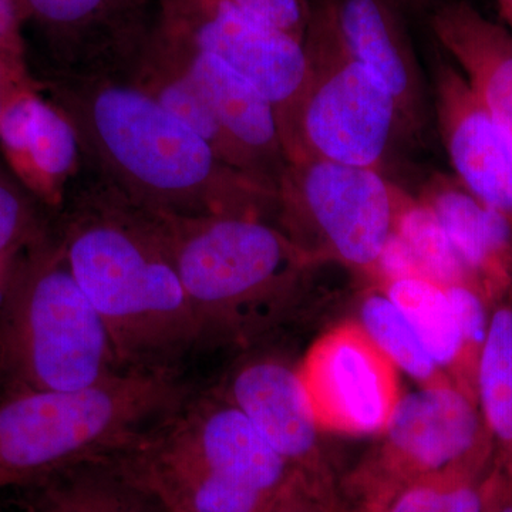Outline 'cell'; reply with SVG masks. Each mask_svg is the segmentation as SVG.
I'll use <instances>...</instances> for the list:
<instances>
[{"label":"cell","mask_w":512,"mask_h":512,"mask_svg":"<svg viewBox=\"0 0 512 512\" xmlns=\"http://www.w3.org/2000/svg\"><path fill=\"white\" fill-rule=\"evenodd\" d=\"M39 92L72 126L84 167L138 207L170 217L275 215L276 191L225 163L130 80L50 72Z\"/></svg>","instance_id":"6da1fadb"},{"label":"cell","mask_w":512,"mask_h":512,"mask_svg":"<svg viewBox=\"0 0 512 512\" xmlns=\"http://www.w3.org/2000/svg\"><path fill=\"white\" fill-rule=\"evenodd\" d=\"M56 210V237L106 326L121 370H174L205 342L154 212L126 200L82 163Z\"/></svg>","instance_id":"7a4b0ae2"},{"label":"cell","mask_w":512,"mask_h":512,"mask_svg":"<svg viewBox=\"0 0 512 512\" xmlns=\"http://www.w3.org/2000/svg\"><path fill=\"white\" fill-rule=\"evenodd\" d=\"M154 217L205 342H244L264 332L316 265L281 228L256 215Z\"/></svg>","instance_id":"3957f363"},{"label":"cell","mask_w":512,"mask_h":512,"mask_svg":"<svg viewBox=\"0 0 512 512\" xmlns=\"http://www.w3.org/2000/svg\"><path fill=\"white\" fill-rule=\"evenodd\" d=\"M175 370H126L73 392L0 400V490L114 456L191 399Z\"/></svg>","instance_id":"277c9868"},{"label":"cell","mask_w":512,"mask_h":512,"mask_svg":"<svg viewBox=\"0 0 512 512\" xmlns=\"http://www.w3.org/2000/svg\"><path fill=\"white\" fill-rule=\"evenodd\" d=\"M121 370L106 326L49 228L16 255L0 301L5 396L73 392Z\"/></svg>","instance_id":"5b68a950"},{"label":"cell","mask_w":512,"mask_h":512,"mask_svg":"<svg viewBox=\"0 0 512 512\" xmlns=\"http://www.w3.org/2000/svg\"><path fill=\"white\" fill-rule=\"evenodd\" d=\"M303 45L309 77L288 163L309 157L382 173L394 138L406 130L392 97L346 46L335 0H312Z\"/></svg>","instance_id":"8992f818"},{"label":"cell","mask_w":512,"mask_h":512,"mask_svg":"<svg viewBox=\"0 0 512 512\" xmlns=\"http://www.w3.org/2000/svg\"><path fill=\"white\" fill-rule=\"evenodd\" d=\"M394 192L379 171L299 158L279 180L275 217L315 264L339 262L373 279L393 231Z\"/></svg>","instance_id":"52a82bcc"},{"label":"cell","mask_w":512,"mask_h":512,"mask_svg":"<svg viewBox=\"0 0 512 512\" xmlns=\"http://www.w3.org/2000/svg\"><path fill=\"white\" fill-rule=\"evenodd\" d=\"M134 454L157 484L185 497L222 481L274 497L293 474L247 416L220 394L191 397L147 431Z\"/></svg>","instance_id":"ba28073f"},{"label":"cell","mask_w":512,"mask_h":512,"mask_svg":"<svg viewBox=\"0 0 512 512\" xmlns=\"http://www.w3.org/2000/svg\"><path fill=\"white\" fill-rule=\"evenodd\" d=\"M161 5L165 25L227 64L274 106L289 160L309 77L303 42L249 18L225 0H161Z\"/></svg>","instance_id":"9c48e42d"},{"label":"cell","mask_w":512,"mask_h":512,"mask_svg":"<svg viewBox=\"0 0 512 512\" xmlns=\"http://www.w3.org/2000/svg\"><path fill=\"white\" fill-rule=\"evenodd\" d=\"M39 29L50 72L127 80L153 43L161 0H16Z\"/></svg>","instance_id":"30bf717a"},{"label":"cell","mask_w":512,"mask_h":512,"mask_svg":"<svg viewBox=\"0 0 512 512\" xmlns=\"http://www.w3.org/2000/svg\"><path fill=\"white\" fill-rule=\"evenodd\" d=\"M396 369L360 323L320 336L298 366L319 430L383 433L402 397Z\"/></svg>","instance_id":"8fae6325"},{"label":"cell","mask_w":512,"mask_h":512,"mask_svg":"<svg viewBox=\"0 0 512 512\" xmlns=\"http://www.w3.org/2000/svg\"><path fill=\"white\" fill-rule=\"evenodd\" d=\"M383 433L384 457L420 474L484 464L494 444L477 399L454 380L400 397Z\"/></svg>","instance_id":"7c38bea8"},{"label":"cell","mask_w":512,"mask_h":512,"mask_svg":"<svg viewBox=\"0 0 512 512\" xmlns=\"http://www.w3.org/2000/svg\"><path fill=\"white\" fill-rule=\"evenodd\" d=\"M158 36L204 94L245 173L276 191L288 156L274 106L227 64L201 52L165 25L163 16Z\"/></svg>","instance_id":"4fadbf2b"},{"label":"cell","mask_w":512,"mask_h":512,"mask_svg":"<svg viewBox=\"0 0 512 512\" xmlns=\"http://www.w3.org/2000/svg\"><path fill=\"white\" fill-rule=\"evenodd\" d=\"M434 109L458 183L512 225V140L448 62L434 70Z\"/></svg>","instance_id":"5bb4252c"},{"label":"cell","mask_w":512,"mask_h":512,"mask_svg":"<svg viewBox=\"0 0 512 512\" xmlns=\"http://www.w3.org/2000/svg\"><path fill=\"white\" fill-rule=\"evenodd\" d=\"M336 22L357 62L392 97L407 136L427 124V93L397 0H335Z\"/></svg>","instance_id":"9a60e30c"},{"label":"cell","mask_w":512,"mask_h":512,"mask_svg":"<svg viewBox=\"0 0 512 512\" xmlns=\"http://www.w3.org/2000/svg\"><path fill=\"white\" fill-rule=\"evenodd\" d=\"M217 394L241 410L289 466L315 460L319 427L298 367L278 357H256L239 365Z\"/></svg>","instance_id":"2e32d148"},{"label":"cell","mask_w":512,"mask_h":512,"mask_svg":"<svg viewBox=\"0 0 512 512\" xmlns=\"http://www.w3.org/2000/svg\"><path fill=\"white\" fill-rule=\"evenodd\" d=\"M419 198L436 212L488 305L500 302L512 289L511 222L450 175H433Z\"/></svg>","instance_id":"e0dca14e"},{"label":"cell","mask_w":512,"mask_h":512,"mask_svg":"<svg viewBox=\"0 0 512 512\" xmlns=\"http://www.w3.org/2000/svg\"><path fill=\"white\" fill-rule=\"evenodd\" d=\"M430 25L471 92L512 140V32L464 0L434 9Z\"/></svg>","instance_id":"ac0fdd59"},{"label":"cell","mask_w":512,"mask_h":512,"mask_svg":"<svg viewBox=\"0 0 512 512\" xmlns=\"http://www.w3.org/2000/svg\"><path fill=\"white\" fill-rule=\"evenodd\" d=\"M23 490L25 512H168L113 456L74 464Z\"/></svg>","instance_id":"d6986e66"},{"label":"cell","mask_w":512,"mask_h":512,"mask_svg":"<svg viewBox=\"0 0 512 512\" xmlns=\"http://www.w3.org/2000/svg\"><path fill=\"white\" fill-rule=\"evenodd\" d=\"M127 80L137 84L144 92L154 97L165 110L170 111L178 120L200 134L225 163L247 174L241 158L225 137L204 94L198 89L190 74L178 63L170 49L164 45L158 36V29L146 55Z\"/></svg>","instance_id":"ffe728a7"},{"label":"cell","mask_w":512,"mask_h":512,"mask_svg":"<svg viewBox=\"0 0 512 512\" xmlns=\"http://www.w3.org/2000/svg\"><path fill=\"white\" fill-rule=\"evenodd\" d=\"M477 399L512 481V308L498 305L488 325L477 372Z\"/></svg>","instance_id":"44dd1931"},{"label":"cell","mask_w":512,"mask_h":512,"mask_svg":"<svg viewBox=\"0 0 512 512\" xmlns=\"http://www.w3.org/2000/svg\"><path fill=\"white\" fill-rule=\"evenodd\" d=\"M410 323L431 359L456 382L461 339L446 289L427 278H406L380 284Z\"/></svg>","instance_id":"7402d4cb"},{"label":"cell","mask_w":512,"mask_h":512,"mask_svg":"<svg viewBox=\"0 0 512 512\" xmlns=\"http://www.w3.org/2000/svg\"><path fill=\"white\" fill-rule=\"evenodd\" d=\"M393 231L407 242L431 281L441 286L473 285L483 293L448 239L436 212L399 185L394 192Z\"/></svg>","instance_id":"603a6c76"},{"label":"cell","mask_w":512,"mask_h":512,"mask_svg":"<svg viewBox=\"0 0 512 512\" xmlns=\"http://www.w3.org/2000/svg\"><path fill=\"white\" fill-rule=\"evenodd\" d=\"M360 325L394 366L423 386L453 380L431 359L403 313L383 291L365 296L360 305Z\"/></svg>","instance_id":"cb8c5ba5"},{"label":"cell","mask_w":512,"mask_h":512,"mask_svg":"<svg viewBox=\"0 0 512 512\" xmlns=\"http://www.w3.org/2000/svg\"><path fill=\"white\" fill-rule=\"evenodd\" d=\"M42 205L0 158V258L28 247L49 231Z\"/></svg>","instance_id":"d4e9b609"},{"label":"cell","mask_w":512,"mask_h":512,"mask_svg":"<svg viewBox=\"0 0 512 512\" xmlns=\"http://www.w3.org/2000/svg\"><path fill=\"white\" fill-rule=\"evenodd\" d=\"M249 18L305 40L312 15V0H225Z\"/></svg>","instance_id":"484cf974"},{"label":"cell","mask_w":512,"mask_h":512,"mask_svg":"<svg viewBox=\"0 0 512 512\" xmlns=\"http://www.w3.org/2000/svg\"><path fill=\"white\" fill-rule=\"evenodd\" d=\"M476 464H460L439 473L436 483H420L404 491L389 512H443L444 495L448 485L461 474H476Z\"/></svg>","instance_id":"4316f807"},{"label":"cell","mask_w":512,"mask_h":512,"mask_svg":"<svg viewBox=\"0 0 512 512\" xmlns=\"http://www.w3.org/2000/svg\"><path fill=\"white\" fill-rule=\"evenodd\" d=\"M406 278H427V276L407 242L396 231H392L377 258L373 279L377 284H384V282Z\"/></svg>","instance_id":"83f0119b"},{"label":"cell","mask_w":512,"mask_h":512,"mask_svg":"<svg viewBox=\"0 0 512 512\" xmlns=\"http://www.w3.org/2000/svg\"><path fill=\"white\" fill-rule=\"evenodd\" d=\"M35 92L39 82L30 76L28 66L0 52V123L16 101Z\"/></svg>","instance_id":"f1b7e54d"},{"label":"cell","mask_w":512,"mask_h":512,"mask_svg":"<svg viewBox=\"0 0 512 512\" xmlns=\"http://www.w3.org/2000/svg\"><path fill=\"white\" fill-rule=\"evenodd\" d=\"M26 25L28 20L16 0H0V52L20 63H26Z\"/></svg>","instance_id":"f546056e"},{"label":"cell","mask_w":512,"mask_h":512,"mask_svg":"<svg viewBox=\"0 0 512 512\" xmlns=\"http://www.w3.org/2000/svg\"><path fill=\"white\" fill-rule=\"evenodd\" d=\"M474 474H461L448 485L443 512H483L485 488L473 484Z\"/></svg>","instance_id":"4dcf8cb0"},{"label":"cell","mask_w":512,"mask_h":512,"mask_svg":"<svg viewBox=\"0 0 512 512\" xmlns=\"http://www.w3.org/2000/svg\"><path fill=\"white\" fill-rule=\"evenodd\" d=\"M507 484V478L501 476H494L488 481L485 488L484 508L483 512H498L500 510L501 501Z\"/></svg>","instance_id":"1f68e13d"},{"label":"cell","mask_w":512,"mask_h":512,"mask_svg":"<svg viewBox=\"0 0 512 512\" xmlns=\"http://www.w3.org/2000/svg\"><path fill=\"white\" fill-rule=\"evenodd\" d=\"M498 512H512V481L508 480V477L507 484H505L503 501H501Z\"/></svg>","instance_id":"d6a6232c"},{"label":"cell","mask_w":512,"mask_h":512,"mask_svg":"<svg viewBox=\"0 0 512 512\" xmlns=\"http://www.w3.org/2000/svg\"><path fill=\"white\" fill-rule=\"evenodd\" d=\"M498 6L505 22H512V0H498Z\"/></svg>","instance_id":"836d02e7"},{"label":"cell","mask_w":512,"mask_h":512,"mask_svg":"<svg viewBox=\"0 0 512 512\" xmlns=\"http://www.w3.org/2000/svg\"><path fill=\"white\" fill-rule=\"evenodd\" d=\"M413 2H416V3H423L424 0H413Z\"/></svg>","instance_id":"e575fe53"},{"label":"cell","mask_w":512,"mask_h":512,"mask_svg":"<svg viewBox=\"0 0 512 512\" xmlns=\"http://www.w3.org/2000/svg\"><path fill=\"white\" fill-rule=\"evenodd\" d=\"M508 26H510L511 32H512V22L508 23Z\"/></svg>","instance_id":"d590c367"}]
</instances>
